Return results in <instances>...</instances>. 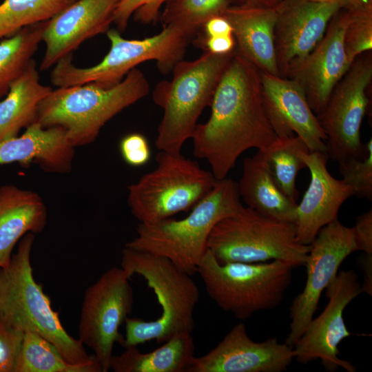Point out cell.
Masks as SVG:
<instances>
[{
  "mask_svg": "<svg viewBox=\"0 0 372 372\" xmlns=\"http://www.w3.org/2000/svg\"><path fill=\"white\" fill-rule=\"evenodd\" d=\"M211 114L192 136L194 156L206 160L218 180L227 178L239 156L262 149L277 137L266 115L260 72L236 50L217 85Z\"/></svg>",
  "mask_w": 372,
  "mask_h": 372,
  "instance_id": "obj_1",
  "label": "cell"
},
{
  "mask_svg": "<svg viewBox=\"0 0 372 372\" xmlns=\"http://www.w3.org/2000/svg\"><path fill=\"white\" fill-rule=\"evenodd\" d=\"M121 268L129 279L134 274L143 277L161 307L154 320L127 317L121 346L137 347L152 340L162 343L178 334L192 333L200 293L189 274L164 257L127 247L122 251Z\"/></svg>",
  "mask_w": 372,
  "mask_h": 372,
  "instance_id": "obj_2",
  "label": "cell"
},
{
  "mask_svg": "<svg viewBox=\"0 0 372 372\" xmlns=\"http://www.w3.org/2000/svg\"><path fill=\"white\" fill-rule=\"evenodd\" d=\"M237 182L225 178L184 218H166L154 223H139L136 236L125 247L149 252L169 260L190 276L197 273L214 226L242 207Z\"/></svg>",
  "mask_w": 372,
  "mask_h": 372,
  "instance_id": "obj_3",
  "label": "cell"
},
{
  "mask_svg": "<svg viewBox=\"0 0 372 372\" xmlns=\"http://www.w3.org/2000/svg\"><path fill=\"white\" fill-rule=\"evenodd\" d=\"M34 240V234H25L9 265L0 268V318L13 329L44 338L70 363L90 362L94 355H88L84 344L66 331L34 278L30 260Z\"/></svg>",
  "mask_w": 372,
  "mask_h": 372,
  "instance_id": "obj_4",
  "label": "cell"
},
{
  "mask_svg": "<svg viewBox=\"0 0 372 372\" xmlns=\"http://www.w3.org/2000/svg\"><path fill=\"white\" fill-rule=\"evenodd\" d=\"M149 92V82L136 68L112 87L88 83L58 87L41 102L37 122L44 127L63 128L74 147L83 146L92 143L107 122Z\"/></svg>",
  "mask_w": 372,
  "mask_h": 372,
  "instance_id": "obj_5",
  "label": "cell"
},
{
  "mask_svg": "<svg viewBox=\"0 0 372 372\" xmlns=\"http://www.w3.org/2000/svg\"><path fill=\"white\" fill-rule=\"evenodd\" d=\"M234 52L216 54L205 51L196 60H181L174 67L171 81L156 85L152 99L163 110L155 142L159 151L181 152L183 144L192 138L202 112L210 106Z\"/></svg>",
  "mask_w": 372,
  "mask_h": 372,
  "instance_id": "obj_6",
  "label": "cell"
},
{
  "mask_svg": "<svg viewBox=\"0 0 372 372\" xmlns=\"http://www.w3.org/2000/svg\"><path fill=\"white\" fill-rule=\"evenodd\" d=\"M105 34L110 48L101 61L89 68H79L72 63V54L68 55L54 65L52 83L58 87L88 83L110 87L119 83L138 65L149 60L156 61L158 71L167 74L183 60L194 37L174 25H164L158 34L143 39H125L116 29H109Z\"/></svg>",
  "mask_w": 372,
  "mask_h": 372,
  "instance_id": "obj_7",
  "label": "cell"
},
{
  "mask_svg": "<svg viewBox=\"0 0 372 372\" xmlns=\"http://www.w3.org/2000/svg\"><path fill=\"white\" fill-rule=\"evenodd\" d=\"M294 267L279 260L220 263L207 249L197 273L207 294L220 309L245 320L282 302Z\"/></svg>",
  "mask_w": 372,
  "mask_h": 372,
  "instance_id": "obj_8",
  "label": "cell"
},
{
  "mask_svg": "<svg viewBox=\"0 0 372 372\" xmlns=\"http://www.w3.org/2000/svg\"><path fill=\"white\" fill-rule=\"evenodd\" d=\"M156 168L128 186L127 203L142 223H154L192 209L214 188L210 171L180 153L159 151Z\"/></svg>",
  "mask_w": 372,
  "mask_h": 372,
  "instance_id": "obj_9",
  "label": "cell"
},
{
  "mask_svg": "<svg viewBox=\"0 0 372 372\" xmlns=\"http://www.w3.org/2000/svg\"><path fill=\"white\" fill-rule=\"evenodd\" d=\"M207 249L220 263L279 260L296 267L304 265L310 246L298 242L293 223L242 207L214 226Z\"/></svg>",
  "mask_w": 372,
  "mask_h": 372,
  "instance_id": "obj_10",
  "label": "cell"
},
{
  "mask_svg": "<svg viewBox=\"0 0 372 372\" xmlns=\"http://www.w3.org/2000/svg\"><path fill=\"white\" fill-rule=\"evenodd\" d=\"M370 52L354 60L333 89L324 109L316 115L327 136L328 157L338 163L351 158H365L367 155L360 139V127L369 104L366 90L372 80Z\"/></svg>",
  "mask_w": 372,
  "mask_h": 372,
  "instance_id": "obj_11",
  "label": "cell"
},
{
  "mask_svg": "<svg viewBox=\"0 0 372 372\" xmlns=\"http://www.w3.org/2000/svg\"><path fill=\"white\" fill-rule=\"evenodd\" d=\"M121 268L107 270L85 291L79 323V340L90 349L103 372L110 369L116 342L123 335L119 327L132 309L133 289Z\"/></svg>",
  "mask_w": 372,
  "mask_h": 372,
  "instance_id": "obj_12",
  "label": "cell"
},
{
  "mask_svg": "<svg viewBox=\"0 0 372 372\" xmlns=\"http://www.w3.org/2000/svg\"><path fill=\"white\" fill-rule=\"evenodd\" d=\"M304 264V287L290 307L289 333L285 343L293 347L313 318L322 292L338 273L342 262L357 251L352 227L338 219L323 227L309 245Z\"/></svg>",
  "mask_w": 372,
  "mask_h": 372,
  "instance_id": "obj_13",
  "label": "cell"
},
{
  "mask_svg": "<svg viewBox=\"0 0 372 372\" xmlns=\"http://www.w3.org/2000/svg\"><path fill=\"white\" fill-rule=\"evenodd\" d=\"M329 302L322 312L312 318L302 335L293 347L294 359L306 364L320 360L327 371L340 367L348 372L356 368L339 358L338 346L351 333L343 318L346 307L362 292L358 276L353 270H341L326 288Z\"/></svg>",
  "mask_w": 372,
  "mask_h": 372,
  "instance_id": "obj_14",
  "label": "cell"
},
{
  "mask_svg": "<svg viewBox=\"0 0 372 372\" xmlns=\"http://www.w3.org/2000/svg\"><path fill=\"white\" fill-rule=\"evenodd\" d=\"M293 359V347L276 338L255 342L245 324L238 323L216 347L194 356L187 372H282Z\"/></svg>",
  "mask_w": 372,
  "mask_h": 372,
  "instance_id": "obj_15",
  "label": "cell"
},
{
  "mask_svg": "<svg viewBox=\"0 0 372 372\" xmlns=\"http://www.w3.org/2000/svg\"><path fill=\"white\" fill-rule=\"evenodd\" d=\"M346 21V11L340 9L331 19L318 44L289 68L284 76L300 85L316 115L324 109L333 89L353 63L344 48Z\"/></svg>",
  "mask_w": 372,
  "mask_h": 372,
  "instance_id": "obj_16",
  "label": "cell"
},
{
  "mask_svg": "<svg viewBox=\"0 0 372 372\" xmlns=\"http://www.w3.org/2000/svg\"><path fill=\"white\" fill-rule=\"evenodd\" d=\"M340 9L338 2L282 0L276 8L274 27L276 62L282 77L318 44Z\"/></svg>",
  "mask_w": 372,
  "mask_h": 372,
  "instance_id": "obj_17",
  "label": "cell"
},
{
  "mask_svg": "<svg viewBox=\"0 0 372 372\" xmlns=\"http://www.w3.org/2000/svg\"><path fill=\"white\" fill-rule=\"evenodd\" d=\"M264 109L277 136L296 134L310 152L327 153V136L294 80L260 72Z\"/></svg>",
  "mask_w": 372,
  "mask_h": 372,
  "instance_id": "obj_18",
  "label": "cell"
},
{
  "mask_svg": "<svg viewBox=\"0 0 372 372\" xmlns=\"http://www.w3.org/2000/svg\"><path fill=\"white\" fill-rule=\"evenodd\" d=\"M120 1L76 0L47 21L42 37L45 50L39 70H49L85 41L106 33Z\"/></svg>",
  "mask_w": 372,
  "mask_h": 372,
  "instance_id": "obj_19",
  "label": "cell"
},
{
  "mask_svg": "<svg viewBox=\"0 0 372 372\" xmlns=\"http://www.w3.org/2000/svg\"><path fill=\"white\" fill-rule=\"evenodd\" d=\"M327 153L309 152L303 160L309 168L311 180L300 203L297 204L294 222L298 242L309 245L318 232L338 219L342 205L354 195L353 188L329 172Z\"/></svg>",
  "mask_w": 372,
  "mask_h": 372,
  "instance_id": "obj_20",
  "label": "cell"
},
{
  "mask_svg": "<svg viewBox=\"0 0 372 372\" xmlns=\"http://www.w3.org/2000/svg\"><path fill=\"white\" fill-rule=\"evenodd\" d=\"M74 148L63 128L36 122L21 135L0 142V165L34 163L46 172L65 174L72 169Z\"/></svg>",
  "mask_w": 372,
  "mask_h": 372,
  "instance_id": "obj_21",
  "label": "cell"
},
{
  "mask_svg": "<svg viewBox=\"0 0 372 372\" xmlns=\"http://www.w3.org/2000/svg\"><path fill=\"white\" fill-rule=\"evenodd\" d=\"M231 24L236 50L260 72L280 76L274 45L276 8L227 6L221 13Z\"/></svg>",
  "mask_w": 372,
  "mask_h": 372,
  "instance_id": "obj_22",
  "label": "cell"
},
{
  "mask_svg": "<svg viewBox=\"0 0 372 372\" xmlns=\"http://www.w3.org/2000/svg\"><path fill=\"white\" fill-rule=\"evenodd\" d=\"M47 218L37 192L10 184L0 187V268L9 265L14 247L25 234L43 230Z\"/></svg>",
  "mask_w": 372,
  "mask_h": 372,
  "instance_id": "obj_23",
  "label": "cell"
},
{
  "mask_svg": "<svg viewBox=\"0 0 372 372\" xmlns=\"http://www.w3.org/2000/svg\"><path fill=\"white\" fill-rule=\"evenodd\" d=\"M237 184L240 196L247 207L269 218L294 223L296 201L281 190L266 163L257 154L244 159Z\"/></svg>",
  "mask_w": 372,
  "mask_h": 372,
  "instance_id": "obj_24",
  "label": "cell"
},
{
  "mask_svg": "<svg viewBox=\"0 0 372 372\" xmlns=\"http://www.w3.org/2000/svg\"><path fill=\"white\" fill-rule=\"evenodd\" d=\"M52 90L40 83L37 63L32 59L0 101V142L37 122L39 105Z\"/></svg>",
  "mask_w": 372,
  "mask_h": 372,
  "instance_id": "obj_25",
  "label": "cell"
},
{
  "mask_svg": "<svg viewBox=\"0 0 372 372\" xmlns=\"http://www.w3.org/2000/svg\"><path fill=\"white\" fill-rule=\"evenodd\" d=\"M120 355H113L110 369L115 372H187L194 357L192 333L176 335L148 353L136 346L128 347Z\"/></svg>",
  "mask_w": 372,
  "mask_h": 372,
  "instance_id": "obj_26",
  "label": "cell"
},
{
  "mask_svg": "<svg viewBox=\"0 0 372 372\" xmlns=\"http://www.w3.org/2000/svg\"><path fill=\"white\" fill-rule=\"evenodd\" d=\"M310 152L304 141L298 136H277L257 154L267 165L274 180L281 190L296 201L298 191L296 177L302 168L307 167L303 154Z\"/></svg>",
  "mask_w": 372,
  "mask_h": 372,
  "instance_id": "obj_27",
  "label": "cell"
},
{
  "mask_svg": "<svg viewBox=\"0 0 372 372\" xmlns=\"http://www.w3.org/2000/svg\"><path fill=\"white\" fill-rule=\"evenodd\" d=\"M14 372H103L96 358L84 364L67 361L41 335L25 332Z\"/></svg>",
  "mask_w": 372,
  "mask_h": 372,
  "instance_id": "obj_28",
  "label": "cell"
},
{
  "mask_svg": "<svg viewBox=\"0 0 372 372\" xmlns=\"http://www.w3.org/2000/svg\"><path fill=\"white\" fill-rule=\"evenodd\" d=\"M46 23L47 21L25 27L0 41V100L33 59Z\"/></svg>",
  "mask_w": 372,
  "mask_h": 372,
  "instance_id": "obj_29",
  "label": "cell"
},
{
  "mask_svg": "<svg viewBox=\"0 0 372 372\" xmlns=\"http://www.w3.org/2000/svg\"><path fill=\"white\" fill-rule=\"evenodd\" d=\"M76 0H3L0 3V41L21 29L48 21Z\"/></svg>",
  "mask_w": 372,
  "mask_h": 372,
  "instance_id": "obj_30",
  "label": "cell"
},
{
  "mask_svg": "<svg viewBox=\"0 0 372 372\" xmlns=\"http://www.w3.org/2000/svg\"><path fill=\"white\" fill-rule=\"evenodd\" d=\"M229 0H174L161 14L164 25H174L196 35L210 18L220 15Z\"/></svg>",
  "mask_w": 372,
  "mask_h": 372,
  "instance_id": "obj_31",
  "label": "cell"
},
{
  "mask_svg": "<svg viewBox=\"0 0 372 372\" xmlns=\"http://www.w3.org/2000/svg\"><path fill=\"white\" fill-rule=\"evenodd\" d=\"M345 11L344 48L348 58L353 62L357 57L372 49V3Z\"/></svg>",
  "mask_w": 372,
  "mask_h": 372,
  "instance_id": "obj_32",
  "label": "cell"
},
{
  "mask_svg": "<svg viewBox=\"0 0 372 372\" xmlns=\"http://www.w3.org/2000/svg\"><path fill=\"white\" fill-rule=\"evenodd\" d=\"M367 155L365 158H351L339 162V171L342 180L351 186L354 195L372 199V138L365 144Z\"/></svg>",
  "mask_w": 372,
  "mask_h": 372,
  "instance_id": "obj_33",
  "label": "cell"
},
{
  "mask_svg": "<svg viewBox=\"0 0 372 372\" xmlns=\"http://www.w3.org/2000/svg\"><path fill=\"white\" fill-rule=\"evenodd\" d=\"M174 0H121L114 15L113 23L120 32L125 31L132 15L143 24L156 23L164 3Z\"/></svg>",
  "mask_w": 372,
  "mask_h": 372,
  "instance_id": "obj_34",
  "label": "cell"
},
{
  "mask_svg": "<svg viewBox=\"0 0 372 372\" xmlns=\"http://www.w3.org/2000/svg\"><path fill=\"white\" fill-rule=\"evenodd\" d=\"M23 334L0 318V372H14Z\"/></svg>",
  "mask_w": 372,
  "mask_h": 372,
  "instance_id": "obj_35",
  "label": "cell"
},
{
  "mask_svg": "<svg viewBox=\"0 0 372 372\" xmlns=\"http://www.w3.org/2000/svg\"><path fill=\"white\" fill-rule=\"evenodd\" d=\"M119 150L124 161L132 167L147 164L151 158V149L147 138L138 132L130 133L122 138Z\"/></svg>",
  "mask_w": 372,
  "mask_h": 372,
  "instance_id": "obj_36",
  "label": "cell"
},
{
  "mask_svg": "<svg viewBox=\"0 0 372 372\" xmlns=\"http://www.w3.org/2000/svg\"><path fill=\"white\" fill-rule=\"evenodd\" d=\"M352 229L357 251L372 253V209L359 216Z\"/></svg>",
  "mask_w": 372,
  "mask_h": 372,
  "instance_id": "obj_37",
  "label": "cell"
},
{
  "mask_svg": "<svg viewBox=\"0 0 372 372\" xmlns=\"http://www.w3.org/2000/svg\"><path fill=\"white\" fill-rule=\"evenodd\" d=\"M198 44L205 51L216 54H226L234 52L236 44L234 35L200 37Z\"/></svg>",
  "mask_w": 372,
  "mask_h": 372,
  "instance_id": "obj_38",
  "label": "cell"
},
{
  "mask_svg": "<svg viewBox=\"0 0 372 372\" xmlns=\"http://www.w3.org/2000/svg\"><path fill=\"white\" fill-rule=\"evenodd\" d=\"M200 30L203 32V37H201L234 35L231 24L221 14L214 16L208 19L203 24Z\"/></svg>",
  "mask_w": 372,
  "mask_h": 372,
  "instance_id": "obj_39",
  "label": "cell"
},
{
  "mask_svg": "<svg viewBox=\"0 0 372 372\" xmlns=\"http://www.w3.org/2000/svg\"><path fill=\"white\" fill-rule=\"evenodd\" d=\"M361 266L364 271V282L362 292L372 294V253H365L361 259Z\"/></svg>",
  "mask_w": 372,
  "mask_h": 372,
  "instance_id": "obj_40",
  "label": "cell"
},
{
  "mask_svg": "<svg viewBox=\"0 0 372 372\" xmlns=\"http://www.w3.org/2000/svg\"><path fill=\"white\" fill-rule=\"evenodd\" d=\"M282 0H229V6L249 8H276Z\"/></svg>",
  "mask_w": 372,
  "mask_h": 372,
  "instance_id": "obj_41",
  "label": "cell"
},
{
  "mask_svg": "<svg viewBox=\"0 0 372 372\" xmlns=\"http://www.w3.org/2000/svg\"><path fill=\"white\" fill-rule=\"evenodd\" d=\"M369 3H372V0H338L340 8L343 10H348Z\"/></svg>",
  "mask_w": 372,
  "mask_h": 372,
  "instance_id": "obj_42",
  "label": "cell"
},
{
  "mask_svg": "<svg viewBox=\"0 0 372 372\" xmlns=\"http://www.w3.org/2000/svg\"><path fill=\"white\" fill-rule=\"evenodd\" d=\"M311 1H318V2H322V3L338 2V0H311Z\"/></svg>",
  "mask_w": 372,
  "mask_h": 372,
  "instance_id": "obj_43",
  "label": "cell"
}]
</instances>
